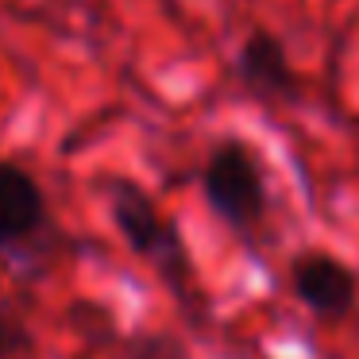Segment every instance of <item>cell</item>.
<instances>
[{"mask_svg": "<svg viewBox=\"0 0 359 359\" xmlns=\"http://www.w3.org/2000/svg\"><path fill=\"white\" fill-rule=\"evenodd\" d=\"M104 205L116 224L120 240L128 243L135 259L151 266L174 294L186 297L194 286V259L182 240V228L155 205V197L135 178H109L104 182Z\"/></svg>", "mask_w": 359, "mask_h": 359, "instance_id": "obj_1", "label": "cell"}, {"mask_svg": "<svg viewBox=\"0 0 359 359\" xmlns=\"http://www.w3.org/2000/svg\"><path fill=\"white\" fill-rule=\"evenodd\" d=\"M236 78L251 97L271 104H286L297 97V74L290 62L286 47L274 32L255 27L236 50Z\"/></svg>", "mask_w": 359, "mask_h": 359, "instance_id": "obj_5", "label": "cell"}, {"mask_svg": "<svg viewBox=\"0 0 359 359\" xmlns=\"http://www.w3.org/2000/svg\"><path fill=\"white\" fill-rule=\"evenodd\" d=\"M290 294L317 320H344L359 302V278L328 251H305L290 263Z\"/></svg>", "mask_w": 359, "mask_h": 359, "instance_id": "obj_3", "label": "cell"}, {"mask_svg": "<svg viewBox=\"0 0 359 359\" xmlns=\"http://www.w3.org/2000/svg\"><path fill=\"white\" fill-rule=\"evenodd\" d=\"M201 194L212 217L224 220L236 232H251L263 224L266 212V174L255 147L236 135L212 143L201 166Z\"/></svg>", "mask_w": 359, "mask_h": 359, "instance_id": "obj_2", "label": "cell"}, {"mask_svg": "<svg viewBox=\"0 0 359 359\" xmlns=\"http://www.w3.org/2000/svg\"><path fill=\"white\" fill-rule=\"evenodd\" d=\"M50 224V205L39 178L12 158H0V251H20Z\"/></svg>", "mask_w": 359, "mask_h": 359, "instance_id": "obj_4", "label": "cell"}, {"mask_svg": "<svg viewBox=\"0 0 359 359\" xmlns=\"http://www.w3.org/2000/svg\"><path fill=\"white\" fill-rule=\"evenodd\" d=\"M27 344V336H24V328L16 325V320L8 317V313L0 309V359H8V355H16L20 348Z\"/></svg>", "mask_w": 359, "mask_h": 359, "instance_id": "obj_7", "label": "cell"}, {"mask_svg": "<svg viewBox=\"0 0 359 359\" xmlns=\"http://www.w3.org/2000/svg\"><path fill=\"white\" fill-rule=\"evenodd\" d=\"M128 359H189V351L182 348L174 336L151 332V336H143V340H135V348L128 351Z\"/></svg>", "mask_w": 359, "mask_h": 359, "instance_id": "obj_6", "label": "cell"}]
</instances>
